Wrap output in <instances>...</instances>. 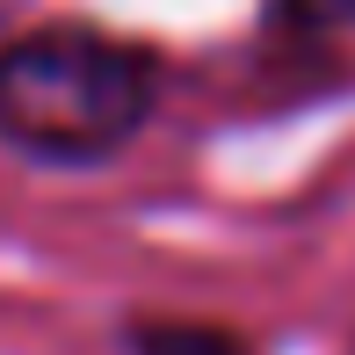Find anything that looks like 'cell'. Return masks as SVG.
I'll list each match as a JSON object with an SVG mask.
<instances>
[{
	"mask_svg": "<svg viewBox=\"0 0 355 355\" xmlns=\"http://www.w3.org/2000/svg\"><path fill=\"white\" fill-rule=\"evenodd\" d=\"M159 94L145 44H123L87 22H44L0 44V138L51 167H94L138 138Z\"/></svg>",
	"mask_w": 355,
	"mask_h": 355,
	"instance_id": "6da1fadb",
	"label": "cell"
},
{
	"mask_svg": "<svg viewBox=\"0 0 355 355\" xmlns=\"http://www.w3.org/2000/svg\"><path fill=\"white\" fill-rule=\"evenodd\" d=\"M138 355H247V341L225 327H196V319H145L131 327Z\"/></svg>",
	"mask_w": 355,
	"mask_h": 355,
	"instance_id": "7a4b0ae2",
	"label": "cell"
},
{
	"mask_svg": "<svg viewBox=\"0 0 355 355\" xmlns=\"http://www.w3.org/2000/svg\"><path fill=\"white\" fill-rule=\"evenodd\" d=\"M283 15H297V22H327V29H348V22H355V0H283Z\"/></svg>",
	"mask_w": 355,
	"mask_h": 355,
	"instance_id": "3957f363",
	"label": "cell"
}]
</instances>
